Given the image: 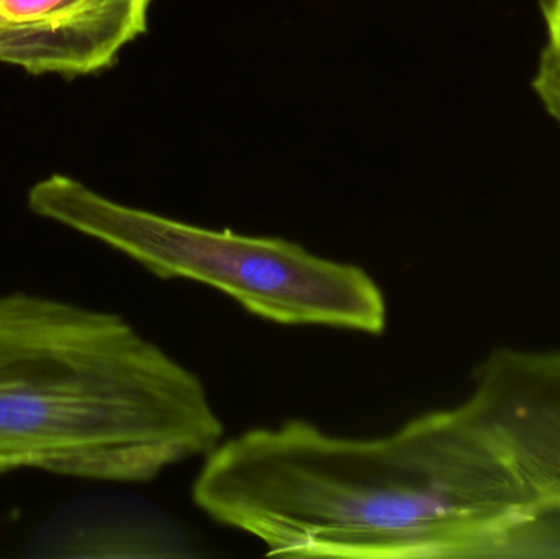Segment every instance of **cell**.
<instances>
[{
	"mask_svg": "<svg viewBox=\"0 0 560 559\" xmlns=\"http://www.w3.org/2000/svg\"><path fill=\"white\" fill-rule=\"evenodd\" d=\"M197 508L271 557L502 558L533 499L467 400L392 435H329L306 420L220 443Z\"/></svg>",
	"mask_w": 560,
	"mask_h": 559,
	"instance_id": "6da1fadb",
	"label": "cell"
},
{
	"mask_svg": "<svg viewBox=\"0 0 560 559\" xmlns=\"http://www.w3.org/2000/svg\"><path fill=\"white\" fill-rule=\"evenodd\" d=\"M222 436L202 380L120 315L0 294V476L148 482Z\"/></svg>",
	"mask_w": 560,
	"mask_h": 559,
	"instance_id": "7a4b0ae2",
	"label": "cell"
},
{
	"mask_svg": "<svg viewBox=\"0 0 560 559\" xmlns=\"http://www.w3.org/2000/svg\"><path fill=\"white\" fill-rule=\"evenodd\" d=\"M28 207L124 253L158 278L219 289L266 321L369 335L387 327L384 292L364 269L319 258L289 240L190 225L115 202L62 174L36 183Z\"/></svg>",
	"mask_w": 560,
	"mask_h": 559,
	"instance_id": "3957f363",
	"label": "cell"
},
{
	"mask_svg": "<svg viewBox=\"0 0 560 559\" xmlns=\"http://www.w3.org/2000/svg\"><path fill=\"white\" fill-rule=\"evenodd\" d=\"M466 400L532 494L529 551L560 558V351H492L474 373Z\"/></svg>",
	"mask_w": 560,
	"mask_h": 559,
	"instance_id": "277c9868",
	"label": "cell"
},
{
	"mask_svg": "<svg viewBox=\"0 0 560 559\" xmlns=\"http://www.w3.org/2000/svg\"><path fill=\"white\" fill-rule=\"evenodd\" d=\"M154 0H0V62L33 75L97 74L148 32Z\"/></svg>",
	"mask_w": 560,
	"mask_h": 559,
	"instance_id": "5b68a950",
	"label": "cell"
},
{
	"mask_svg": "<svg viewBox=\"0 0 560 559\" xmlns=\"http://www.w3.org/2000/svg\"><path fill=\"white\" fill-rule=\"evenodd\" d=\"M535 89L545 104L546 110L560 125V55L546 49L539 61L535 78Z\"/></svg>",
	"mask_w": 560,
	"mask_h": 559,
	"instance_id": "8992f818",
	"label": "cell"
},
{
	"mask_svg": "<svg viewBox=\"0 0 560 559\" xmlns=\"http://www.w3.org/2000/svg\"><path fill=\"white\" fill-rule=\"evenodd\" d=\"M545 10L546 25H548L549 45L552 51L560 55V0H552Z\"/></svg>",
	"mask_w": 560,
	"mask_h": 559,
	"instance_id": "52a82bcc",
	"label": "cell"
},
{
	"mask_svg": "<svg viewBox=\"0 0 560 559\" xmlns=\"http://www.w3.org/2000/svg\"><path fill=\"white\" fill-rule=\"evenodd\" d=\"M549 2H552V0H541L542 7L548 5Z\"/></svg>",
	"mask_w": 560,
	"mask_h": 559,
	"instance_id": "ba28073f",
	"label": "cell"
}]
</instances>
